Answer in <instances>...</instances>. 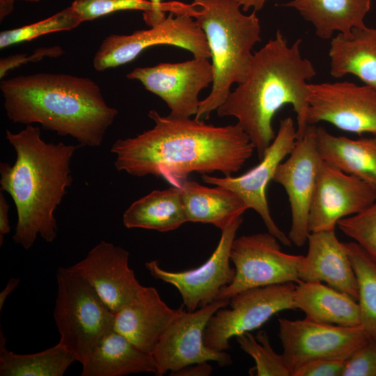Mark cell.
Wrapping results in <instances>:
<instances>
[{"label": "cell", "instance_id": "obj_43", "mask_svg": "<svg viewBox=\"0 0 376 376\" xmlns=\"http://www.w3.org/2000/svg\"><path fill=\"white\" fill-rule=\"evenodd\" d=\"M15 1H26V2H31V3H38L39 1H40L41 0H13Z\"/></svg>", "mask_w": 376, "mask_h": 376}, {"label": "cell", "instance_id": "obj_1", "mask_svg": "<svg viewBox=\"0 0 376 376\" xmlns=\"http://www.w3.org/2000/svg\"><path fill=\"white\" fill-rule=\"evenodd\" d=\"M152 129L119 139L111 148L114 166L135 177L155 175L180 187L194 172L230 176L239 171L255 148L237 124L216 126L205 120L160 115L150 110Z\"/></svg>", "mask_w": 376, "mask_h": 376}, {"label": "cell", "instance_id": "obj_14", "mask_svg": "<svg viewBox=\"0 0 376 376\" xmlns=\"http://www.w3.org/2000/svg\"><path fill=\"white\" fill-rule=\"evenodd\" d=\"M242 221V215L238 216L221 230L217 248L207 260L196 268L169 272L162 269L157 260L146 262L145 267L154 279L175 286L186 310L194 311L217 300L221 289L233 281L235 269L230 263V249Z\"/></svg>", "mask_w": 376, "mask_h": 376}, {"label": "cell", "instance_id": "obj_5", "mask_svg": "<svg viewBox=\"0 0 376 376\" xmlns=\"http://www.w3.org/2000/svg\"><path fill=\"white\" fill-rule=\"evenodd\" d=\"M191 4V16L205 35L214 72L211 91L194 116L205 120L226 100L232 85L245 80L252 49L261 40V26L256 11L244 14L236 0H193Z\"/></svg>", "mask_w": 376, "mask_h": 376}, {"label": "cell", "instance_id": "obj_29", "mask_svg": "<svg viewBox=\"0 0 376 376\" xmlns=\"http://www.w3.org/2000/svg\"><path fill=\"white\" fill-rule=\"evenodd\" d=\"M345 245L358 283L360 326L376 344V261L357 242Z\"/></svg>", "mask_w": 376, "mask_h": 376}, {"label": "cell", "instance_id": "obj_19", "mask_svg": "<svg viewBox=\"0 0 376 376\" xmlns=\"http://www.w3.org/2000/svg\"><path fill=\"white\" fill-rule=\"evenodd\" d=\"M307 241V254L298 267L299 280L325 283L357 300L355 272L345 243L338 240L335 230L309 233Z\"/></svg>", "mask_w": 376, "mask_h": 376}, {"label": "cell", "instance_id": "obj_38", "mask_svg": "<svg viewBox=\"0 0 376 376\" xmlns=\"http://www.w3.org/2000/svg\"><path fill=\"white\" fill-rule=\"evenodd\" d=\"M212 372V366L207 362L188 365L180 370L171 373L174 376H209Z\"/></svg>", "mask_w": 376, "mask_h": 376}, {"label": "cell", "instance_id": "obj_8", "mask_svg": "<svg viewBox=\"0 0 376 376\" xmlns=\"http://www.w3.org/2000/svg\"><path fill=\"white\" fill-rule=\"evenodd\" d=\"M279 242L269 232L235 237L230 249L235 277L221 289L217 299H229L250 288L298 283V267L303 256L282 251Z\"/></svg>", "mask_w": 376, "mask_h": 376}, {"label": "cell", "instance_id": "obj_3", "mask_svg": "<svg viewBox=\"0 0 376 376\" xmlns=\"http://www.w3.org/2000/svg\"><path fill=\"white\" fill-rule=\"evenodd\" d=\"M6 138L16 152L13 165L0 164L1 191L11 196L17 214L13 240L26 250L38 235L52 242L54 213L72 183L71 161L80 146L46 142L31 125L16 133L6 130Z\"/></svg>", "mask_w": 376, "mask_h": 376}, {"label": "cell", "instance_id": "obj_2", "mask_svg": "<svg viewBox=\"0 0 376 376\" xmlns=\"http://www.w3.org/2000/svg\"><path fill=\"white\" fill-rule=\"evenodd\" d=\"M301 39L290 45L280 30L253 53L245 80L217 109L219 117L233 116L249 136L260 159L275 138L273 118L290 104L296 113L297 136L305 134L308 123L309 83L316 71L301 52Z\"/></svg>", "mask_w": 376, "mask_h": 376}, {"label": "cell", "instance_id": "obj_25", "mask_svg": "<svg viewBox=\"0 0 376 376\" xmlns=\"http://www.w3.org/2000/svg\"><path fill=\"white\" fill-rule=\"evenodd\" d=\"M316 142L323 161L376 188V136L350 139L315 127Z\"/></svg>", "mask_w": 376, "mask_h": 376}, {"label": "cell", "instance_id": "obj_24", "mask_svg": "<svg viewBox=\"0 0 376 376\" xmlns=\"http://www.w3.org/2000/svg\"><path fill=\"white\" fill-rule=\"evenodd\" d=\"M372 0H291L281 6L295 9L312 24L315 34L329 39L334 33L350 35L354 29L366 26L364 19Z\"/></svg>", "mask_w": 376, "mask_h": 376}, {"label": "cell", "instance_id": "obj_31", "mask_svg": "<svg viewBox=\"0 0 376 376\" xmlns=\"http://www.w3.org/2000/svg\"><path fill=\"white\" fill-rule=\"evenodd\" d=\"M81 23L82 21L70 6L43 20L1 31L0 33V49L30 41L47 33L70 31Z\"/></svg>", "mask_w": 376, "mask_h": 376}, {"label": "cell", "instance_id": "obj_15", "mask_svg": "<svg viewBox=\"0 0 376 376\" xmlns=\"http://www.w3.org/2000/svg\"><path fill=\"white\" fill-rule=\"evenodd\" d=\"M209 59L194 57L183 62L136 68L126 77L140 81L147 91L159 97L169 108L171 116L190 118L198 110L199 93L213 82Z\"/></svg>", "mask_w": 376, "mask_h": 376}, {"label": "cell", "instance_id": "obj_28", "mask_svg": "<svg viewBox=\"0 0 376 376\" xmlns=\"http://www.w3.org/2000/svg\"><path fill=\"white\" fill-rule=\"evenodd\" d=\"M6 339L0 331L1 376H62L77 361L74 354L59 342L43 351L17 354L6 347Z\"/></svg>", "mask_w": 376, "mask_h": 376}, {"label": "cell", "instance_id": "obj_18", "mask_svg": "<svg viewBox=\"0 0 376 376\" xmlns=\"http://www.w3.org/2000/svg\"><path fill=\"white\" fill-rule=\"evenodd\" d=\"M70 267L93 287L113 313L132 300L143 286L129 266V252L104 240Z\"/></svg>", "mask_w": 376, "mask_h": 376}, {"label": "cell", "instance_id": "obj_34", "mask_svg": "<svg viewBox=\"0 0 376 376\" xmlns=\"http://www.w3.org/2000/svg\"><path fill=\"white\" fill-rule=\"evenodd\" d=\"M342 376H376V344L372 340L345 360Z\"/></svg>", "mask_w": 376, "mask_h": 376}, {"label": "cell", "instance_id": "obj_32", "mask_svg": "<svg viewBox=\"0 0 376 376\" xmlns=\"http://www.w3.org/2000/svg\"><path fill=\"white\" fill-rule=\"evenodd\" d=\"M337 226L376 261V201L362 212L340 219Z\"/></svg>", "mask_w": 376, "mask_h": 376}, {"label": "cell", "instance_id": "obj_23", "mask_svg": "<svg viewBox=\"0 0 376 376\" xmlns=\"http://www.w3.org/2000/svg\"><path fill=\"white\" fill-rule=\"evenodd\" d=\"M329 56L333 77L354 75L376 90V29L366 26L347 36L338 33L331 38Z\"/></svg>", "mask_w": 376, "mask_h": 376}, {"label": "cell", "instance_id": "obj_35", "mask_svg": "<svg viewBox=\"0 0 376 376\" xmlns=\"http://www.w3.org/2000/svg\"><path fill=\"white\" fill-rule=\"evenodd\" d=\"M63 54V51L61 47L54 46L38 48L33 54L29 56L26 54H19L1 58L0 61V78L2 79L8 71L26 63L38 61L45 57L55 58Z\"/></svg>", "mask_w": 376, "mask_h": 376}, {"label": "cell", "instance_id": "obj_33", "mask_svg": "<svg viewBox=\"0 0 376 376\" xmlns=\"http://www.w3.org/2000/svg\"><path fill=\"white\" fill-rule=\"evenodd\" d=\"M70 6L82 22L118 11L141 10L147 13L152 10V4L148 0H75Z\"/></svg>", "mask_w": 376, "mask_h": 376}, {"label": "cell", "instance_id": "obj_13", "mask_svg": "<svg viewBox=\"0 0 376 376\" xmlns=\"http://www.w3.org/2000/svg\"><path fill=\"white\" fill-rule=\"evenodd\" d=\"M307 121L376 136V90L347 81L309 84Z\"/></svg>", "mask_w": 376, "mask_h": 376}, {"label": "cell", "instance_id": "obj_36", "mask_svg": "<svg viewBox=\"0 0 376 376\" xmlns=\"http://www.w3.org/2000/svg\"><path fill=\"white\" fill-rule=\"evenodd\" d=\"M345 361L318 359L304 363L292 376H342Z\"/></svg>", "mask_w": 376, "mask_h": 376}, {"label": "cell", "instance_id": "obj_37", "mask_svg": "<svg viewBox=\"0 0 376 376\" xmlns=\"http://www.w3.org/2000/svg\"><path fill=\"white\" fill-rule=\"evenodd\" d=\"M152 4V10L143 13L145 22L150 26L161 22L166 17V13L174 14H187L190 15L194 6L190 3L180 1L163 2L162 0H148Z\"/></svg>", "mask_w": 376, "mask_h": 376}, {"label": "cell", "instance_id": "obj_17", "mask_svg": "<svg viewBox=\"0 0 376 376\" xmlns=\"http://www.w3.org/2000/svg\"><path fill=\"white\" fill-rule=\"evenodd\" d=\"M376 201V188L322 161L309 214V233L335 230L338 222L358 214Z\"/></svg>", "mask_w": 376, "mask_h": 376}, {"label": "cell", "instance_id": "obj_16", "mask_svg": "<svg viewBox=\"0 0 376 376\" xmlns=\"http://www.w3.org/2000/svg\"><path fill=\"white\" fill-rule=\"evenodd\" d=\"M315 125H309L305 134L297 139L289 157L279 166L273 180L287 194L292 222L288 237L295 246L308 240V214L319 169L322 162L318 148Z\"/></svg>", "mask_w": 376, "mask_h": 376}, {"label": "cell", "instance_id": "obj_20", "mask_svg": "<svg viewBox=\"0 0 376 376\" xmlns=\"http://www.w3.org/2000/svg\"><path fill=\"white\" fill-rule=\"evenodd\" d=\"M180 307L170 308L154 287L142 286L136 296L114 313L113 329L141 350L152 354Z\"/></svg>", "mask_w": 376, "mask_h": 376}, {"label": "cell", "instance_id": "obj_42", "mask_svg": "<svg viewBox=\"0 0 376 376\" xmlns=\"http://www.w3.org/2000/svg\"><path fill=\"white\" fill-rule=\"evenodd\" d=\"M15 1L0 0V19L2 21L14 8Z\"/></svg>", "mask_w": 376, "mask_h": 376}, {"label": "cell", "instance_id": "obj_7", "mask_svg": "<svg viewBox=\"0 0 376 376\" xmlns=\"http://www.w3.org/2000/svg\"><path fill=\"white\" fill-rule=\"evenodd\" d=\"M160 45L185 49L194 58H211L205 35L195 19L187 14L169 13L148 29L106 37L93 58V67L98 72L116 68L132 61L145 49Z\"/></svg>", "mask_w": 376, "mask_h": 376}, {"label": "cell", "instance_id": "obj_22", "mask_svg": "<svg viewBox=\"0 0 376 376\" xmlns=\"http://www.w3.org/2000/svg\"><path fill=\"white\" fill-rule=\"evenodd\" d=\"M293 299L295 308L302 311L307 320L344 327L360 326L357 300L323 283L299 281Z\"/></svg>", "mask_w": 376, "mask_h": 376}, {"label": "cell", "instance_id": "obj_30", "mask_svg": "<svg viewBox=\"0 0 376 376\" xmlns=\"http://www.w3.org/2000/svg\"><path fill=\"white\" fill-rule=\"evenodd\" d=\"M240 348L250 355L255 361V366L249 373L256 376H292L283 355L276 353L271 346L265 330L259 331L254 336L246 332L236 336Z\"/></svg>", "mask_w": 376, "mask_h": 376}, {"label": "cell", "instance_id": "obj_26", "mask_svg": "<svg viewBox=\"0 0 376 376\" xmlns=\"http://www.w3.org/2000/svg\"><path fill=\"white\" fill-rule=\"evenodd\" d=\"M180 188L187 222L210 224L221 230L249 209L237 194L221 186L187 180Z\"/></svg>", "mask_w": 376, "mask_h": 376}, {"label": "cell", "instance_id": "obj_12", "mask_svg": "<svg viewBox=\"0 0 376 376\" xmlns=\"http://www.w3.org/2000/svg\"><path fill=\"white\" fill-rule=\"evenodd\" d=\"M297 139V127L291 117H286L280 120L278 132L258 164L236 177L230 175L219 178L203 174L201 178L203 182L221 186L234 191L249 209H253L259 214L267 232L288 246H291L292 243L276 224L271 215L267 189L279 164L294 148Z\"/></svg>", "mask_w": 376, "mask_h": 376}, {"label": "cell", "instance_id": "obj_27", "mask_svg": "<svg viewBox=\"0 0 376 376\" xmlns=\"http://www.w3.org/2000/svg\"><path fill=\"white\" fill-rule=\"evenodd\" d=\"M187 222L180 188L171 186L153 190L133 202L125 211L123 223L127 228L169 232Z\"/></svg>", "mask_w": 376, "mask_h": 376}, {"label": "cell", "instance_id": "obj_10", "mask_svg": "<svg viewBox=\"0 0 376 376\" xmlns=\"http://www.w3.org/2000/svg\"><path fill=\"white\" fill-rule=\"evenodd\" d=\"M229 299H217L194 311L184 310V305L159 338L152 355L157 372L162 376L168 371L180 370L188 365L215 361L219 366H230L231 356L226 351H216L204 343V331L209 320Z\"/></svg>", "mask_w": 376, "mask_h": 376}, {"label": "cell", "instance_id": "obj_39", "mask_svg": "<svg viewBox=\"0 0 376 376\" xmlns=\"http://www.w3.org/2000/svg\"><path fill=\"white\" fill-rule=\"evenodd\" d=\"M9 207L4 194L0 193V246L3 243L4 236L10 233L11 227L9 221Z\"/></svg>", "mask_w": 376, "mask_h": 376}, {"label": "cell", "instance_id": "obj_4", "mask_svg": "<svg viewBox=\"0 0 376 376\" xmlns=\"http://www.w3.org/2000/svg\"><path fill=\"white\" fill-rule=\"evenodd\" d=\"M0 89L8 119L38 123L76 139L80 146L98 147L118 111L105 101L92 79L67 74L36 73L3 79Z\"/></svg>", "mask_w": 376, "mask_h": 376}, {"label": "cell", "instance_id": "obj_41", "mask_svg": "<svg viewBox=\"0 0 376 376\" xmlns=\"http://www.w3.org/2000/svg\"><path fill=\"white\" fill-rule=\"evenodd\" d=\"M240 5L244 12H247L250 9L253 10H260L269 0H236Z\"/></svg>", "mask_w": 376, "mask_h": 376}, {"label": "cell", "instance_id": "obj_6", "mask_svg": "<svg viewBox=\"0 0 376 376\" xmlns=\"http://www.w3.org/2000/svg\"><path fill=\"white\" fill-rule=\"evenodd\" d=\"M56 277L53 315L60 334L59 343L81 364L113 329L114 313L70 267H58Z\"/></svg>", "mask_w": 376, "mask_h": 376}, {"label": "cell", "instance_id": "obj_40", "mask_svg": "<svg viewBox=\"0 0 376 376\" xmlns=\"http://www.w3.org/2000/svg\"><path fill=\"white\" fill-rule=\"evenodd\" d=\"M19 281V278H10L5 288L0 292V311H1L8 296L18 286Z\"/></svg>", "mask_w": 376, "mask_h": 376}, {"label": "cell", "instance_id": "obj_21", "mask_svg": "<svg viewBox=\"0 0 376 376\" xmlns=\"http://www.w3.org/2000/svg\"><path fill=\"white\" fill-rule=\"evenodd\" d=\"M81 366V376H123L157 372L152 354L141 350L113 329L102 338Z\"/></svg>", "mask_w": 376, "mask_h": 376}, {"label": "cell", "instance_id": "obj_9", "mask_svg": "<svg viewBox=\"0 0 376 376\" xmlns=\"http://www.w3.org/2000/svg\"><path fill=\"white\" fill-rule=\"evenodd\" d=\"M296 283L289 282L250 288L229 299L230 308H221L210 318L204 343L212 350L226 351L229 340L260 327L279 312L296 309Z\"/></svg>", "mask_w": 376, "mask_h": 376}, {"label": "cell", "instance_id": "obj_11", "mask_svg": "<svg viewBox=\"0 0 376 376\" xmlns=\"http://www.w3.org/2000/svg\"><path fill=\"white\" fill-rule=\"evenodd\" d=\"M279 337L285 363L292 372L318 359L347 360L370 339L361 326L344 327L304 318H279Z\"/></svg>", "mask_w": 376, "mask_h": 376}]
</instances>
